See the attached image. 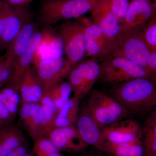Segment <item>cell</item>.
I'll return each mask as SVG.
<instances>
[{
    "instance_id": "cell-33",
    "label": "cell",
    "mask_w": 156,
    "mask_h": 156,
    "mask_svg": "<svg viewBox=\"0 0 156 156\" xmlns=\"http://www.w3.org/2000/svg\"><path fill=\"white\" fill-rule=\"evenodd\" d=\"M147 70L150 77L156 80V50L153 51L148 62Z\"/></svg>"
},
{
    "instance_id": "cell-41",
    "label": "cell",
    "mask_w": 156,
    "mask_h": 156,
    "mask_svg": "<svg viewBox=\"0 0 156 156\" xmlns=\"http://www.w3.org/2000/svg\"><path fill=\"white\" fill-rule=\"evenodd\" d=\"M154 156H156V154H155L154 155Z\"/></svg>"
},
{
    "instance_id": "cell-42",
    "label": "cell",
    "mask_w": 156,
    "mask_h": 156,
    "mask_svg": "<svg viewBox=\"0 0 156 156\" xmlns=\"http://www.w3.org/2000/svg\"><path fill=\"white\" fill-rule=\"evenodd\" d=\"M131 1H134V0H131Z\"/></svg>"
},
{
    "instance_id": "cell-3",
    "label": "cell",
    "mask_w": 156,
    "mask_h": 156,
    "mask_svg": "<svg viewBox=\"0 0 156 156\" xmlns=\"http://www.w3.org/2000/svg\"><path fill=\"white\" fill-rule=\"evenodd\" d=\"M87 105L100 128L121 121L130 114L111 95L96 89H92L89 93Z\"/></svg>"
},
{
    "instance_id": "cell-26",
    "label": "cell",
    "mask_w": 156,
    "mask_h": 156,
    "mask_svg": "<svg viewBox=\"0 0 156 156\" xmlns=\"http://www.w3.org/2000/svg\"><path fill=\"white\" fill-rule=\"evenodd\" d=\"M72 92V89L69 83L63 81L48 92L56 106L57 113L69 100Z\"/></svg>"
},
{
    "instance_id": "cell-31",
    "label": "cell",
    "mask_w": 156,
    "mask_h": 156,
    "mask_svg": "<svg viewBox=\"0 0 156 156\" xmlns=\"http://www.w3.org/2000/svg\"><path fill=\"white\" fill-rule=\"evenodd\" d=\"M11 7L8 3L0 0V40L5 29Z\"/></svg>"
},
{
    "instance_id": "cell-37",
    "label": "cell",
    "mask_w": 156,
    "mask_h": 156,
    "mask_svg": "<svg viewBox=\"0 0 156 156\" xmlns=\"http://www.w3.org/2000/svg\"><path fill=\"white\" fill-rule=\"evenodd\" d=\"M155 109L154 110V111L153 112L151 116V118H152L156 122V106L155 107Z\"/></svg>"
},
{
    "instance_id": "cell-32",
    "label": "cell",
    "mask_w": 156,
    "mask_h": 156,
    "mask_svg": "<svg viewBox=\"0 0 156 156\" xmlns=\"http://www.w3.org/2000/svg\"><path fill=\"white\" fill-rule=\"evenodd\" d=\"M15 118L0 100V127L13 124Z\"/></svg>"
},
{
    "instance_id": "cell-11",
    "label": "cell",
    "mask_w": 156,
    "mask_h": 156,
    "mask_svg": "<svg viewBox=\"0 0 156 156\" xmlns=\"http://www.w3.org/2000/svg\"><path fill=\"white\" fill-rule=\"evenodd\" d=\"M105 142L120 144L138 141L142 135V130L133 120L119 121L101 128Z\"/></svg>"
},
{
    "instance_id": "cell-14",
    "label": "cell",
    "mask_w": 156,
    "mask_h": 156,
    "mask_svg": "<svg viewBox=\"0 0 156 156\" xmlns=\"http://www.w3.org/2000/svg\"><path fill=\"white\" fill-rule=\"evenodd\" d=\"M27 6H11L5 29L0 40V48L2 49H7L23 26L33 19L32 15Z\"/></svg>"
},
{
    "instance_id": "cell-5",
    "label": "cell",
    "mask_w": 156,
    "mask_h": 156,
    "mask_svg": "<svg viewBox=\"0 0 156 156\" xmlns=\"http://www.w3.org/2000/svg\"><path fill=\"white\" fill-rule=\"evenodd\" d=\"M98 80L113 85L139 78H151L144 68L123 57L111 56L99 64Z\"/></svg>"
},
{
    "instance_id": "cell-9",
    "label": "cell",
    "mask_w": 156,
    "mask_h": 156,
    "mask_svg": "<svg viewBox=\"0 0 156 156\" xmlns=\"http://www.w3.org/2000/svg\"><path fill=\"white\" fill-rule=\"evenodd\" d=\"M86 25V56L94 59H105L114 52L115 41L107 36L99 27L83 17Z\"/></svg>"
},
{
    "instance_id": "cell-36",
    "label": "cell",
    "mask_w": 156,
    "mask_h": 156,
    "mask_svg": "<svg viewBox=\"0 0 156 156\" xmlns=\"http://www.w3.org/2000/svg\"><path fill=\"white\" fill-rule=\"evenodd\" d=\"M5 59L3 61L0 62V74H1L3 69L5 67Z\"/></svg>"
},
{
    "instance_id": "cell-18",
    "label": "cell",
    "mask_w": 156,
    "mask_h": 156,
    "mask_svg": "<svg viewBox=\"0 0 156 156\" xmlns=\"http://www.w3.org/2000/svg\"><path fill=\"white\" fill-rule=\"evenodd\" d=\"M36 30L33 19L27 23L7 48L5 59L14 64L27 48L32 37Z\"/></svg>"
},
{
    "instance_id": "cell-34",
    "label": "cell",
    "mask_w": 156,
    "mask_h": 156,
    "mask_svg": "<svg viewBox=\"0 0 156 156\" xmlns=\"http://www.w3.org/2000/svg\"><path fill=\"white\" fill-rule=\"evenodd\" d=\"M8 3L10 5L18 7L28 5L31 2L34 0H2Z\"/></svg>"
},
{
    "instance_id": "cell-17",
    "label": "cell",
    "mask_w": 156,
    "mask_h": 156,
    "mask_svg": "<svg viewBox=\"0 0 156 156\" xmlns=\"http://www.w3.org/2000/svg\"><path fill=\"white\" fill-rule=\"evenodd\" d=\"M20 119L34 141L41 137L43 110L39 103L21 102Z\"/></svg>"
},
{
    "instance_id": "cell-29",
    "label": "cell",
    "mask_w": 156,
    "mask_h": 156,
    "mask_svg": "<svg viewBox=\"0 0 156 156\" xmlns=\"http://www.w3.org/2000/svg\"><path fill=\"white\" fill-rule=\"evenodd\" d=\"M120 23L126 16L130 2L129 0H103Z\"/></svg>"
},
{
    "instance_id": "cell-1",
    "label": "cell",
    "mask_w": 156,
    "mask_h": 156,
    "mask_svg": "<svg viewBox=\"0 0 156 156\" xmlns=\"http://www.w3.org/2000/svg\"><path fill=\"white\" fill-rule=\"evenodd\" d=\"M111 93L130 113L144 115L156 106V80L151 78H136L113 85Z\"/></svg>"
},
{
    "instance_id": "cell-44",
    "label": "cell",
    "mask_w": 156,
    "mask_h": 156,
    "mask_svg": "<svg viewBox=\"0 0 156 156\" xmlns=\"http://www.w3.org/2000/svg\"></svg>"
},
{
    "instance_id": "cell-25",
    "label": "cell",
    "mask_w": 156,
    "mask_h": 156,
    "mask_svg": "<svg viewBox=\"0 0 156 156\" xmlns=\"http://www.w3.org/2000/svg\"><path fill=\"white\" fill-rule=\"evenodd\" d=\"M144 156H154L156 154V122L151 117L143 130Z\"/></svg>"
},
{
    "instance_id": "cell-40",
    "label": "cell",
    "mask_w": 156,
    "mask_h": 156,
    "mask_svg": "<svg viewBox=\"0 0 156 156\" xmlns=\"http://www.w3.org/2000/svg\"><path fill=\"white\" fill-rule=\"evenodd\" d=\"M95 156L94 155L88 154V155H83V156Z\"/></svg>"
},
{
    "instance_id": "cell-12",
    "label": "cell",
    "mask_w": 156,
    "mask_h": 156,
    "mask_svg": "<svg viewBox=\"0 0 156 156\" xmlns=\"http://www.w3.org/2000/svg\"><path fill=\"white\" fill-rule=\"evenodd\" d=\"M76 128L81 138L87 145L95 147L98 150L105 152V141L99 128L92 118L87 104L80 108L76 122Z\"/></svg>"
},
{
    "instance_id": "cell-23",
    "label": "cell",
    "mask_w": 156,
    "mask_h": 156,
    "mask_svg": "<svg viewBox=\"0 0 156 156\" xmlns=\"http://www.w3.org/2000/svg\"><path fill=\"white\" fill-rule=\"evenodd\" d=\"M105 152L114 156H144L140 140L120 144L105 142Z\"/></svg>"
},
{
    "instance_id": "cell-30",
    "label": "cell",
    "mask_w": 156,
    "mask_h": 156,
    "mask_svg": "<svg viewBox=\"0 0 156 156\" xmlns=\"http://www.w3.org/2000/svg\"><path fill=\"white\" fill-rule=\"evenodd\" d=\"M144 38L152 52L156 50V20L144 30Z\"/></svg>"
},
{
    "instance_id": "cell-20",
    "label": "cell",
    "mask_w": 156,
    "mask_h": 156,
    "mask_svg": "<svg viewBox=\"0 0 156 156\" xmlns=\"http://www.w3.org/2000/svg\"><path fill=\"white\" fill-rule=\"evenodd\" d=\"M26 142L22 131L13 123L0 127V156H8L12 151Z\"/></svg>"
},
{
    "instance_id": "cell-27",
    "label": "cell",
    "mask_w": 156,
    "mask_h": 156,
    "mask_svg": "<svg viewBox=\"0 0 156 156\" xmlns=\"http://www.w3.org/2000/svg\"><path fill=\"white\" fill-rule=\"evenodd\" d=\"M46 29L49 42V58H58L63 57L64 46L61 38L58 33L52 29Z\"/></svg>"
},
{
    "instance_id": "cell-16",
    "label": "cell",
    "mask_w": 156,
    "mask_h": 156,
    "mask_svg": "<svg viewBox=\"0 0 156 156\" xmlns=\"http://www.w3.org/2000/svg\"><path fill=\"white\" fill-rule=\"evenodd\" d=\"M90 12L92 22L115 41L120 32V23L103 0H98Z\"/></svg>"
},
{
    "instance_id": "cell-15",
    "label": "cell",
    "mask_w": 156,
    "mask_h": 156,
    "mask_svg": "<svg viewBox=\"0 0 156 156\" xmlns=\"http://www.w3.org/2000/svg\"><path fill=\"white\" fill-rule=\"evenodd\" d=\"M43 39L42 31L36 30L32 37L27 48L17 58L13 66V73L10 83L19 89L21 82L27 69L32 64L36 51Z\"/></svg>"
},
{
    "instance_id": "cell-13",
    "label": "cell",
    "mask_w": 156,
    "mask_h": 156,
    "mask_svg": "<svg viewBox=\"0 0 156 156\" xmlns=\"http://www.w3.org/2000/svg\"><path fill=\"white\" fill-rule=\"evenodd\" d=\"M47 137L53 142L60 152H81L85 150L88 146L82 139L74 125L54 128Z\"/></svg>"
},
{
    "instance_id": "cell-7",
    "label": "cell",
    "mask_w": 156,
    "mask_h": 156,
    "mask_svg": "<svg viewBox=\"0 0 156 156\" xmlns=\"http://www.w3.org/2000/svg\"><path fill=\"white\" fill-rule=\"evenodd\" d=\"M99 63L94 58L82 61L73 66L68 76L74 97L80 101L89 95L99 79Z\"/></svg>"
},
{
    "instance_id": "cell-2",
    "label": "cell",
    "mask_w": 156,
    "mask_h": 156,
    "mask_svg": "<svg viewBox=\"0 0 156 156\" xmlns=\"http://www.w3.org/2000/svg\"><path fill=\"white\" fill-rule=\"evenodd\" d=\"M98 0H46L41 6L39 19L50 26L61 20L76 19L90 12Z\"/></svg>"
},
{
    "instance_id": "cell-24",
    "label": "cell",
    "mask_w": 156,
    "mask_h": 156,
    "mask_svg": "<svg viewBox=\"0 0 156 156\" xmlns=\"http://www.w3.org/2000/svg\"><path fill=\"white\" fill-rule=\"evenodd\" d=\"M0 100L11 114L16 115L20 102L19 89L9 83L0 90Z\"/></svg>"
},
{
    "instance_id": "cell-28",
    "label": "cell",
    "mask_w": 156,
    "mask_h": 156,
    "mask_svg": "<svg viewBox=\"0 0 156 156\" xmlns=\"http://www.w3.org/2000/svg\"><path fill=\"white\" fill-rule=\"evenodd\" d=\"M59 151L48 137H42L34 141L32 152L35 156H46Z\"/></svg>"
},
{
    "instance_id": "cell-4",
    "label": "cell",
    "mask_w": 156,
    "mask_h": 156,
    "mask_svg": "<svg viewBox=\"0 0 156 156\" xmlns=\"http://www.w3.org/2000/svg\"><path fill=\"white\" fill-rule=\"evenodd\" d=\"M115 45L112 56L126 58L147 69L152 52L146 41L144 30L120 31Z\"/></svg>"
},
{
    "instance_id": "cell-8",
    "label": "cell",
    "mask_w": 156,
    "mask_h": 156,
    "mask_svg": "<svg viewBox=\"0 0 156 156\" xmlns=\"http://www.w3.org/2000/svg\"><path fill=\"white\" fill-rule=\"evenodd\" d=\"M37 77L44 90L49 92L69 74L73 66L66 57L48 58L34 66Z\"/></svg>"
},
{
    "instance_id": "cell-6",
    "label": "cell",
    "mask_w": 156,
    "mask_h": 156,
    "mask_svg": "<svg viewBox=\"0 0 156 156\" xmlns=\"http://www.w3.org/2000/svg\"><path fill=\"white\" fill-rule=\"evenodd\" d=\"M85 30L83 17L66 20L58 28V34L63 42L64 54L73 67L86 56Z\"/></svg>"
},
{
    "instance_id": "cell-10",
    "label": "cell",
    "mask_w": 156,
    "mask_h": 156,
    "mask_svg": "<svg viewBox=\"0 0 156 156\" xmlns=\"http://www.w3.org/2000/svg\"><path fill=\"white\" fill-rule=\"evenodd\" d=\"M156 19L155 9L151 0L131 1L126 16L120 23V31L144 30Z\"/></svg>"
},
{
    "instance_id": "cell-35",
    "label": "cell",
    "mask_w": 156,
    "mask_h": 156,
    "mask_svg": "<svg viewBox=\"0 0 156 156\" xmlns=\"http://www.w3.org/2000/svg\"><path fill=\"white\" fill-rule=\"evenodd\" d=\"M46 156H65L62 154L61 153V152L58 151L56 152L50 154Z\"/></svg>"
},
{
    "instance_id": "cell-21",
    "label": "cell",
    "mask_w": 156,
    "mask_h": 156,
    "mask_svg": "<svg viewBox=\"0 0 156 156\" xmlns=\"http://www.w3.org/2000/svg\"><path fill=\"white\" fill-rule=\"evenodd\" d=\"M80 101L74 96L70 98L57 113L54 121V128L66 127L76 123L80 108Z\"/></svg>"
},
{
    "instance_id": "cell-38",
    "label": "cell",
    "mask_w": 156,
    "mask_h": 156,
    "mask_svg": "<svg viewBox=\"0 0 156 156\" xmlns=\"http://www.w3.org/2000/svg\"><path fill=\"white\" fill-rule=\"evenodd\" d=\"M153 3L154 7L155 9L156 13V0H153Z\"/></svg>"
},
{
    "instance_id": "cell-22",
    "label": "cell",
    "mask_w": 156,
    "mask_h": 156,
    "mask_svg": "<svg viewBox=\"0 0 156 156\" xmlns=\"http://www.w3.org/2000/svg\"><path fill=\"white\" fill-rule=\"evenodd\" d=\"M39 103L43 110L41 137H48L50 131L54 128L57 109L48 92L44 93Z\"/></svg>"
},
{
    "instance_id": "cell-39",
    "label": "cell",
    "mask_w": 156,
    "mask_h": 156,
    "mask_svg": "<svg viewBox=\"0 0 156 156\" xmlns=\"http://www.w3.org/2000/svg\"><path fill=\"white\" fill-rule=\"evenodd\" d=\"M4 59H5V57H3L2 56L0 55V62H1L3 61Z\"/></svg>"
},
{
    "instance_id": "cell-43",
    "label": "cell",
    "mask_w": 156,
    "mask_h": 156,
    "mask_svg": "<svg viewBox=\"0 0 156 156\" xmlns=\"http://www.w3.org/2000/svg\"></svg>"
},
{
    "instance_id": "cell-19",
    "label": "cell",
    "mask_w": 156,
    "mask_h": 156,
    "mask_svg": "<svg viewBox=\"0 0 156 156\" xmlns=\"http://www.w3.org/2000/svg\"><path fill=\"white\" fill-rule=\"evenodd\" d=\"M20 101L39 103L44 95V90L35 71L30 66L26 73L20 88Z\"/></svg>"
}]
</instances>
